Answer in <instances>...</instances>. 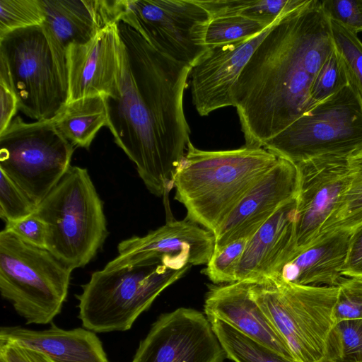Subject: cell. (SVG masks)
Returning <instances> with one entry per match:
<instances>
[{"label": "cell", "mask_w": 362, "mask_h": 362, "mask_svg": "<svg viewBox=\"0 0 362 362\" xmlns=\"http://www.w3.org/2000/svg\"><path fill=\"white\" fill-rule=\"evenodd\" d=\"M117 24L122 68L118 94L104 97L107 127L148 190L164 197L190 141L183 97L192 67L160 53L125 21Z\"/></svg>", "instance_id": "6da1fadb"}, {"label": "cell", "mask_w": 362, "mask_h": 362, "mask_svg": "<svg viewBox=\"0 0 362 362\" xmlns=\"http://www.w3.org/2000/svg\"><path fill=\"white\" fill-rule=\"evenodd\" d=\"M334 49L322 1L303 0L277 21L235 87L245 146L263 147L308 110L313 78Z\"/></svg>", "instance_id": "7a4b0ae2"}, {"label": "cell", "mask_w": 362, "mask_h": 362, "mask_svg": "<svg viewBox=\"0 0 362 362\" xmlns=\"http://www.w3.org/2000/svg\"><path fill=\"white\" fill-rule=\"evenodd\" d=\"M278 158L263 147L205 151L189 141L174 175L175 199L185 207L187 218L215 234Z\"/></svg>", "instance_id": "3957f363"}, {"label": "cell", "mask_w": 362, "mask_h": 362, "mask_svg": "<svg viewBox=\"0 0 362 362\" xmlns=\"http://www.w3.org/2000/svg\"><path fill=\"white\" fill-rule=\"evenodd\" d=\"M0 81L18 110L36 121L52 120L69 100L65 48L43 23L0 37Z\"/></svg>", "instance_id": "277c9868"}, {"label": "cell", "mask_w": 362, "mask_h": 362, "mask_svg": "<svg viewBox=\"0 0 362 362\" xmlns=\"http://www.w3.org/2000/svg\"><path fill=\"white\" fill-rule=\"evenodd\" d=\"M33 214L47 226V250L72 270L88 264L108 235L103 202L84 168L71 165Z\"/></svg>", "instance_id": "5b68a950"}, {"label": "cell", "mask_w": 362, "mask_h": 362, "mask_svg": "<svg viewBox=\"0 0 362 362\" xmlns=\"http://www.w3.org/2000/svg\"><path fill=\"white\" fill-rule=\"evenodd\" d=\"M190 267L175 270L160 262L147 261L93 272L76 296L82 326L95 333L131 329L161 292Z\"/></svg>", "instance_id": "8992f818"}, {"label": "cell", "mask_w": 362, "mask_h": 362, "mask_svg": "<svg viewBox=\"0 0 362 362\" xmlns=\"http://www.w3.org/2000/svg\"><path fill=\"white\" fill-rule=\"evenodd\" d=\"M72 271L47 249L1 231V295L26 325H47L60 313Z\"/></svg>", "instance_id": "52a82bcc"}, {"label": "cell", "mask_w": 362, "mask_h": 362, "mask_svg": "<svg viewBox=\"0 0 362 362\" xmlns=\"http://www.w3.org/2000/svg\"><path fill=\"white\" fill-rule=\"evenodd\" d=\"M251 292L297 362L325 358L327 339L335 324L337 286L298 285L274 276L252 282Z\"/></svg>", "instance_id": "ba28073f"}, {"label": "cell", "mask_w": 362, "mask_h": 362, "mask_svg": "<svg viewBox=\"0 0 362 362\" xmlns=\"http://www.w3.org/2000/svg\"><path fill=\"white\" fill-rule=\"evenodd\" d=\"M263 148L295 165L362 149V100L349 83L303 113Z\"/></svg>", "instance_id": "9c48e42d"}, {"label": "cell", "mask_w": 362, "mask_h": 362, "mask_svg": "<svg viewBox=\"0 0 362 362\" xmlns=\"http://www.w3.org/2000/svg\"><path fill=\"white\" fill-rule=\"evenodd\" d=\"M74 151L52 120L28 123L17 116L0 134V170L37 207L71 166Z\"/></svg>", "instance_id": "30bf717a"}, {"label": "cell", "mask_w": 362, "mask_h": 362, "mask_svg": "<svg viewBox=\"0 0 362 362\" xmlns=\"http://www.w3.org/2000/svg\"><path fill=\"white\" fill-rule=\"evenodd\" d=\"M157 51L194 66L207 53L211 17L197 0H127L122 18Z\"/></svg>", "instance_id": "8fae6325"}, {"label": "cell", "mask_w": 362, "mask_h": 362, "mask_svg": "<svg viewBox=\"0 0 362 362\" xmlns=\"http://www.w3.org/2000/svg\"><path fill=\"white\" fill-rule=\"evenodd\" d=\"M225 356L206 315L179 308L152 325L132 362H222Z\"/></svg>", "instance_id": "7c38bea8"}, {"label": "cell", "mask_w": 362, "mask_h": 362, "mask_svg": "<svg viewBox=\"0 0 362 362\" xmlns=\"http://www.w3.org/2000/svg\"><path fill=\"white\" fill-rule=\"evenodd\" d=\"M215 248L214 234L185 218L170 220L144 236H132L121 241L118 255L104 267L113 269L147 261L161 262L180 270L191 265H204Z\"/></svg>", "instance_id": "4fadbf2b"}, {"label": "cell", "mask_w": 362, "mask_h": 362, "mask_svg": "<svg viewBox=\"0 0 362 362\" xmlns=\"http://www.w3.org/2000/svg\"><path fill=\"white\" fill-rule=\"evenodd\" d=\"M348 157L322 156L296 165L298 191L293 257L313 244L337 209L349 184Z\"/></svg>", "instance_id": "5bb4252c"}, {"label": "cell", "mask_w": 362, "mask_h": 362, "mask_svg": "<svg viewBox=\"0 0 362 362\" xmlns=\"http://www.w3.org/2000/svg\"><path fill=\"white\" fill-rule=\"evenodd\" d=\"M274 25L250 39L210 47L192 67V103L200 116L235 107V87L240 74Z\"/></svg>", "instance_id": "9a60e30c"}, {"label": "cell", "mask_w": 362, "mask_h": 362, "mask_svg": "<svg viewBox=\"0 0 362 362\" xmlns=\"http://www.w3.org/2000/svg\"><path fill=\"white\" fill-rule=\"evenodd\" d=\"M117 23L86 43L70 44L66 48L68 103L86 97H115L118 94L123 46Z\"/></svg>", "instance_id": "2e32d148"}, {"label": "cell", "mask_w": 362, "mask_h": 362, "mask_svg": "<svg viewBox=\"0 0 362 362\" xmlns=\"http://www.w3.org/2000/svg\"><path fill=\"white\" fill-rule=\"evenodd\" d=\"M297 191L296 165L279 158L215 233L214 250L242 238H250L280 206L296 198Z\"/></svg>", "instance_id": "e0dca14e"}, {"label": "cell", "mask_w": 362, "mask_h": 362, "mask_svg": "<svg viewBox=\"0 0 362 362\" xmlns=\"http://www.w3.org/2000/svg\"><path fill=\"white\" fill-rule=\"evenodd\" d=\"M296 198L280 206L248 239L235 281L262 282L277 275L296 251Z\"/></svg>", "instance_id": "ac0fdd59"}, {"label": "cell", "mask_w": 362, "mask_h": 362, "mask_svg": "<svg viewBox=\"0 0 362 362\" xmlns=\"http://www.w3.org/2000/svg\"><path fill=\"white\" fill-rule=\"evenodd\" d=\"M252 281H242L211 286L204 310L206 317H216L254 341L297 362L287 343L254 299Z\"/></svg>", "instance_id": "d6986e66"}, {"label": "cell", "mask_w": 362, "mask_h": 362, "mask_svg": "<svg viewBox=\"0 0 362 362\" xmlns=\"http://www.w3.org/2000/svg\"><path fill=\"white\" fill-rule=\"evenodd\" d=\"M127 0H42L45 23L65 48L83 44L124 13Z\"/></svg>", "instance_id": "ffe728a7"}, {"label": "cell", "mask_w": 362, "mask_h": 362, "mask_svg": "<svg viewBox=\"0 0 362 362\" xmlns=\"http://www.w3.org/2000/svg\"><path fill=\"white\" fill-rule=\"evenodd\" d=\"M0 341L42 352L54 362H109L95 332L84 327L66 330L53 322L43 330L21 326L1 327Z\"/></svg>", "instance_id": "44dd1931"}, {"label": "cell", "mask_w": 362, "mask_h": 362, "mask_svg": "<svg viewBox=\"0 0 362 362\" xmlns=\"http://www.w3.org/2000/svg\"><path fill=\"white\" fill-rule=\"evenodd\" d=\"M351 235L347 230H337L320 235L289 260L275 276L298 285L337 286L344 276L341 271Z\"/></svg>", "instance_id": "7402d4cb"}, {"label": "cell", "mask_w": 362, "mask_h": 362, "mask_svg": "<svg viewBox=\"0 0 362 362\" xmlns=\"http://www.w3.org/2000/svg\"><path fill=\"white\" fill-rule=\"evenodd\" d=\"M52 121L73 146L88 149L98 131L107 125L105 98L95 95L69 102Z\"/></svg>", "instance_id": "603a6c76"}, {"label": "cell", "mask_w": 362, "mask_h": 362, "mask_svg": "<svg viewBox=\"0 0 362 362\" xmlns=\"http://www.w3.org/2000/svg\"><path fill=\"white\" fill-rule=\"evenodd\" d=\"M303 0H197L214 18L240 16L266 25L274 24L286 13L300 5Z\"/></svg>", "instance_id": "cb8c5ba5"}, {"label": "cell", "mask_w": 362, "mask_h": 362, "mask_svg": "<svg viewBox=\"0 0 362 362\" xmlns=\"http://www.w3.org/2000/svg\"><path fill=\"white\" fill-rule=\"evenodd\" d=\"M347 159L349 168L348 188L319 236L337 230L351 233L362 225V149L350 155Z\"/></svg>", "instance_id": "d4e9b609"}, {"label": "cell", "mask_w": 362, "mask_h": 362, "mask_svg": "<svg viewBox=\"0 0 362 362\" xmlns=\"http://www.w3.org/2000/svg\"><path fill=\"white\" fill-rule=\"evenodd\" d=\"M325 358L329 362H362V319L334 325L327 339Z\"/></svg>", "instance_id": "484cf974"}, {"label": "cell", "mask_w": 362, "mask_h": 362, "mask_svg": "<svg viewBox=\"0 0 362 362\" xmlns=\"http://www.w3.org/2000/svg\"><path fill=\"white\" fill-rule=\"evenodd\" d=\"M330 25L334 47L342 60L349 82L362 100V42L356 33L340 23L330 19Z\"/></svg>", "instance_id": "4316f807"}, {"label": "cell", "mask_w": 362, "mask_h": 362, "mask_svg": "<svg viewBox=\"0 0 362 362\" xmlns=\"http://www.w3.org/2000/svg\"><path fill=\"white\" fill-rule=\"evenodd\" d=\"M272 25H266L257 21L240 16L214 18L209 24L206 43L210 48L250 39L260 34Z\"/></svg>", "instance_id": "83f0119b"}, {"label": "cell", "mask_w": 362, "mask_h": 362, "mask_svg": "<svg viewBox=\"0 0 362 362\" xmlns=\"http://www.w3.org/2000/svg\"><path fill=\"white\" fill-rule=\"evenodd\" d=\"M45 21L42 0H0V37Z\"/></svg>", "instance_id": "f1b7e54d"}, {"label": "cell", "mask_w": 362, "mask_h": 362, "mask_svg": "<svg viewBox=\"0 0 362 362\" xmlns=\"http://www.w3.org/2000/svg\"><path fill=\"white\" fill-rule=\"evenodd\" d=\"M348 84L346 69L334 47L312 82L308 110Z\"/></svg>", "instance_id": "f546056e"}, {"label": "cell", "mask_w": 362, "mask_h": 362, "mask_svg": "<svg viewBox=\"0 0 362 362\" xmlns=\"http://www.w3.org/2000/svg\"><path fill=\"white\" fill-rule=\"evenodd\" d=\"M248 239L242 238L214 250L202 272L216 284L235 282L237 267Z\"/></svg>", "instance_id": "4dcf8cb0"}, {"label": "cell", "mask_w": 362, "mask_h": 362, "mask_svg": "<svg viewBox=\"0 0 362 362\" xmlns=\"http://www.w3.org/2000/svg\"><path fill=\"white\" fill-rule=\"evenodd\" d=\"M35 205L26 194L0 170V217L5 223L18 221L34 214Z\"/></svg>", "instance_id": "1f68e13d"}, {"label": "cell", "mask_w": 362, "mask_h": 362, "mask_svg": "<svg viewBox=\"0 0 362 362\" xmlns=\"http://www.w3.org/2000/svg\"><path fill=\"white\" fill-rule=\"evenodd\" d=\"M337 287L334 310L335 323L362 319V276H344Z\"/></svg>", "instance_id": "d6a6232c"}, {"label": "cell", "mask_w": 362, "mask_h": 362, "mask_svg": "<svg viewBox=\"0 0 362 362\" xmlns=\"http://www.w3.org/2000/svg\"><path fill=\"white\" fill-rule=\"evenodd\" d=\"M322 4L330 19L356 33L362 31V13L358 0H325Z\"/></svg>", "instance_id": "836d02e7"}, {"label": "cell", "mask_w": 362, "mask_h": 362, "mask_svg": "<svg viewBox=\"0 0 362 362\" xmlns=\"http://www.w3.org/2000/svg\"><path fill=\"white\" fill-rule=\"evenodd\" d=\"M4 229L28 244L47 249V226L34 214L18 221L6 223Z\"/></svg>", "instance_id": "e575fe53"}, {"label": "cell", "mask_w": 362, "mask_h": 362, "mask_svg": "<svg viewBox=\"0 0 362 362\" xmlns=\"http://www.w3.org/2000/svg\"><path fill=\"white\" fill-rule=\"evenodd\" d=\"M0 356L6 362H54L42 352L11 342L0 341Z\"/></svg>", "instance_id": "d590c367"}, {"label": "cell", "mask_w": 362, "mask_h": 362, "mask_svg": "<svg viewBox=\"0 0 362 362\" xmlns=\"http://www.w3.org/2000/svg\"><path fill=\"white\" fill-rule=\"evenodd\" d=\"M341 273L344 276H362V225L351 232L349 252Z\"/></svg>", "instance_id": "8d00e7d4"}, {"label": "cell", "mask_w": 362, "mask_h": 362, "mask_svg": "<svg viewBox=\"0 0 362 362\" xmlns=\"http://www.w3.org/2000/svg\"><path fill=\"white\" fill-rule=\"evenodd\" d=\"M0 134L6 130L18 110V99L15 93L4 82L0 81Z\"/></svg>", "instance_id": "74e56055"}, {"label": "cell", "mask_w": 362, "mask_h": 362, "mask_svg": "<svg viewBox=\"0 0 362 362\" xmlns=\"http://www.w3.org/2000/svg\"><path fill=\"white\" fill-rule=\"evenodd\" d=\"M358 6H359V8H360V10L362 13V0H358Z\"/></svg>", "instance_id": "f35d334b"}, {"label": "cell", "mask_w": 362, "mask_h": 362, "mask_svg": "<svg viewBox=\"0 0 362 362\" xmlns=\"http://www.w3.org/2000/svg\"><path fill=\"white\" fill-rule=\"evenodd\" d=\"M318 362H329L327 360H326L325 358L323 359H322L321 361H318Z\"/></svg>", "instance_id": "ab89813d"}, {"label": "cell", "mask_w": 362, "mask_h": 362, "mask_svg": "<svg viewBox=\"0 0 362 362\" xmlns=\"http://www.w3.org/2000/svg\"><path fill=\"white\" fill-rule=\"evenodd\" d=\"M0 362H6L2 357L0 356Z\"/></svg>", "instance_id": "60d3db41"}]
</instances>
